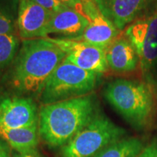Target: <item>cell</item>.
<instances>
[{"label":"cell","mask_w":157,"mask_h":157,"mask_svg":"<svg viewBox=\"0 0 157 157\" xmlns=\"http://www.w3.org/2000/svg\"><path fill=\"white\" fill-rule=\"evenodd\" d=\"M83 5L89 24L81 36L71 40L84 41L106 48L119 36L120 31L102 14L95 1L86 2Z\"/></svg>","instance_id":"11"},{"label":"cell","mask_w":157,"mask_h":157,"mask_svg":"<svg viewBox=\"0 0 157 157\" xmlns=\"http://www.w3.org/2000/svg\"><path fill=\"white\" fill-rule=\"evenodd\" d=\"M100 113L93 93L43 105L39 111V135L50 148H62Z\"/></svg>","instance_id":"2"},{"label":"cell","mask_w":157,"mask_h":157,"mask_svg":"<svg viewBox=\"0 0 157 157\" xmlns=\"http://www.w3.org/2000/svg\"><path fill=\"white\" fill-rule=\"evenodd\" d=\"M31 1L38 4L39 5L50 12L52 14L58 13L66 7L60 0H31Z\"/></svg>","instance_id":"18"},{"label":"cell","mask_w":157,"mask_h":157,"mask_svg":"<svg viewBox=\"0 0 157 157\" xmlns=\"http://www.w3.org/2000/svg\"><path fill=\"white\" fill-rule=\"evenodd\" d=\"M137 157H157V140H153L148 146H145Z\"/></svg>","instance_id":"20"},{"label":"cell","mask_w":157,"mask_h":157,"mask_svg":"<svg viewBox=\"0 0 157 157\" xmlns=\"http://www.w3.org/2000/svg\"><path fill=\"white\" fill-rule=\"evenodd\" d=\"M12 157H40V156L36 149V150L29 151L26 152L19 153L15 151V153L12 155Z\"/></svg>","instance_id":"22"},{"label":"cell","mask_w":157,"mask_h":157,"mask_svg":"<svg viewBox=\"0 0 157 157\" xmlns=\"http://www.w3.org/2000/svg\"><path fill=\"white\" fill-rule=\"evenodd\" d=\"M82 2H90V1H95V0H82Z\"/></svg>","instance_id":"23"},{"label":"cell","mask_w":157,"mask_h":157,"mask_svg":"<svg viewBox=\"0 0 157 157\" xmlns=\"http://www.w3.org/2000/svg\"><path fill=\"white\" fill-rule=\"evenodd\" d=\"M19 3L20 0H0V34H17Z\"/></svg>","instance_id":"16"},{"label":"cell","mask_w":157,"mask_h":157,"mask_svg":"<svg viewBox=\"0 0 157 157\" xmlns=\"http://www.w3.org/2000/svg\"><path fill=\"white\" fill-rule=\"evenodd\" d=\"M101 13L118 30L122 31L145 15L156 0H95Z\"/></svg>","instance_id":"8"},{"label":"cell","mask_w":157,"mask_h":157,"mask_svg":"<svg viewBox=\"0 0 157 157\" xmlns=\"http://www.w3.org/2000/svg\"><path fill=\"white\" fill-rule=\"evenodd\" d=\"M66 53L64 60L82 69L101 74L108 70L106 48L84 41L46 38Z\"/></svg>","instance_id":"7"},{"label":"cell","mask_w":157,"mask_h":157,"mask_svg":"<svg viewBox=\"0 0 157 157\" xmlns=\"http://www.w3.org/2000/svg\"><path fill=\"white\" fill-rule=\"evenodd\" d=\"M105 56L109 68L116 72H129L137 68L139 57L126 36L119 35L106 48Z\"/></svg>","instance_id":"13"},{"label":"cell","mask_w":157,"mask_h":157,"mask_svg":"<svg viewBox=\"0 0 157 157\" xmlns=\"http://www.w3.org/2000/svg\"><path fill=\"white\" fill-rule=\"evenodd\" d=\"M10 147V146L0 137V157H12Z\"/></svg>","instance_id":"21"},{"label":"cell","mask_w":157,"mask_h":157,"mask_svg":"<svg viewBox=\"0 0 157 157\" xmlns=\"http://www.w3.org/2000/svg\"><path fill=\"white\" fill-rule=\"evenodd\" d=\"M52 13L31 0H20L17 34L22 40L44 39Z\"/></svg>","instance_id":"10"},{"label":"cell","mask_w":157,"mask_h":157,"mask_svg":"<svg viewBox=\"0 0 157 157\" xmlns=\"http://www.w3.org/2000/svg\"><path fill=\"white\" fill-rule=\"evenodd\" d=\"M103 94L110 105L132 126L143 128L151 119L154 95L144 82L118 78L105 86Z\"/></svg>","instance_id":"3"},{"label":"cell","mask_w":157,"mask_h":157,"mask_svg":"<svg viewBox=\"0 0 157 157\" xmlns=\"http://www.w3.org/2000/svg\"><path fill=\"white\" fill-rule=\"evenodd\" d=\"M126 131L101 112L61 148V157H95Z\"/></svg>","instance_id":"5"},{"label":"cell","mask_w":157,"mask_h":157,"mask_svg":"<svg viewBox=\"0 0 157 157\" xmlns=\"http://www.w3.org/2000/svg\"><path fill=\"white\" fill-rule=\"evenodd\" d=\"M38 132V125L17 129L0 127V137L16 152H26L36 149Z\"/></svg>","instance_id":"14"},{"label":"cell","mask_w":157,"mask_h":157,"mask_svg":"<svg viewBox=\"0 0 157 157\" xmlns=\"http://www.w3.org/2000/svg\"><path fill=\"white\" fill-rule=\"evenodd\" d=\"M39 112L30 98H7L0 103V127L25 128L38 125Z\"/></svg>","instance_id":"9"},{"label":"cell","mask_w":157,"mask_h":157,"mask_svg":"<svg viewBox=\"0 0 157 157\" xmlns=\"http://www.w3.org/2000/svg\"><path fill=\"white\" fill-rule=\"evenodd\" d=\"M60 1L66 7L77 11L81 15L87 17L85 12H84V5L82 0H60Z\"/></svg>","instance_id":"19"},{"label":"cell","mask_w":157,"mask_h":157,"mask_svg":"<svg viewBox=\"0 0 157 157\" xmlns=\"http://www.w3.org/2000/svg\"><path fill=\"white\" fill-rule=\"evenodd\" d=\"M88 24L87 17L66 7L52 14L45 31V38H50L51 35H56L55 39H74L83 34Z\"/></svg>","instance_id":"12"},{"label":"cell","mask_w":157,"mask_h":157,"mask_svg":"<svg viewBox=\"0 0 157 157\" xmlns=\"http://www.w3.org/2000/svg\"><path fill=\"white\" fill-rule=\"evenodd\" d=\"M125 36L136 50L143 76L150 80L157 65V3L127 27Z\"/></svg>","instance_id":"6"},{"label":"cell","mask_w":157,"mask_h":157,"mask_svg":"<svg viewBox=\"0 0 157 157\" xmlns=\"http://www.w3.org/2000/svg\"><path fill=\"white\" fill-rule=\"evenodd\" d=\"M99 76L63 60L48 78L41 101L47 105L89 95L97 86Z\"/></svg>","instance_id":"4"},{"label":"cell","mask_w":157,"mask_h":157,"mask_svg":"<svg viewBox=\"0 0 157 157\" xmlns=\"http://www.w3.org/2000/svg\"><path fill=\"white\" fill-rule=\"evenodd\" d=\"M144 148L138 138L123 137L110 144L95 157H137Z\"/></svg>","instance_id":"15"},{"label":"cell","mask_w":157,"mask_h":157,"mask_svg":"<svg viewBox=\"0 0 157 157\" xmlns=\"http://www.w3.org/2000/svg\"><path fill=\"white\" fill-rule=\"evenodd\" d=\"M66 56L48 39L21 40L5 80L15 93L40 96L48 78Z\"/></svg>","instance_id":"1"},{"label":"cell","mask_w":157,"mask_h":157,"mask_svg":"<svg viewBox=\"0 0 157 157\" xmlns=\"http://www.w3.org/2000/svg\"><path fill=\"white\" fill-rule=\"evenodd\" d=\"M21 46L17 34H0V71L8 67Z\"/></svg>","instance_id":"17"}]
</instances>
